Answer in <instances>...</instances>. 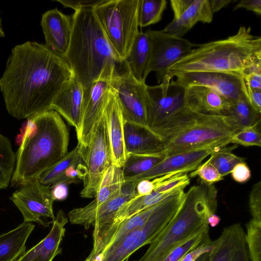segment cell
<instances>
[{
	"mask_svg": "<svg viewBox=\"0 0 261 261\" xmlns=\"http://www.w3.org/2000/svg\"><path fill=\"white\" fill-rule=\"evenodd\" d=\"M50 187L51 196L54 201L63 200L68 196V185L62 182H57Z\"/></svg>",
	"mask_w": 261,
	"mask_h": 261,
	"instance_id": "48",
	"label": "cell"
},
{
	"mask_svg": "<svg viewBox=\"0 0 261 261\" xmlns=\"http://www.w3.org/2000/svg\"><path fill=\"white\" fill-rule=\"evenodd\" d=\"M68 50L63 57L73 78L85 88L99 81L110 82L128 67L113 49L93 9L75 11Z\"/></svg>",
	"mask_w": 261,
	"mask_h": 261,
	"instance_id": "2",
	"label": "cell"
},
{
	"mask_svg": "<svg viewBox=\"0 0 261 261\" xmlns=\"http://www.w3.org/2000/svg\"><path fill=\"white\" fill-rule=\"evenodd\" d=\"M72 79L63 57L44 44L27 41L12 48L0 89L8 113L18 119H29L50 110L56 97Z\"/></svg>",
	"mask_w": 261,
	"mask_h": 261,
	"instance_id": "1",
	"label": "cell"
},
{
	"mask_svg": "<svg viewBox=\"0 0 261 261\" xmlns=\"http://www.w3.org/2000/svg\"><path fill=\"white\" fill-rule=\"evenodd\" d=\"M146 116L150 130L185 106L186 88L166 75L159 85H146Z\"/></svg>",
	"mask_w": 261,
	"mask_h": 261,
	"instance_id": "11",
	"label": "cell"
},
{
	"mask_svg": "<svg viewBox=\"0 0 261 261\" xmlns=\"http://www.w3.org/2000/svg\"><path fill=\"white\" fill-rule=\"evenodd\" d=\"M103 117L110 145L112 165L122 168L127 158L124 139V120L120 105L112 88Z\"/></svg>",
	"mask_w": 261,
	"mask_h": 261,
	"instance_id": "21",
	"label": "cell"
},
{
	"mask_svg": "<svg viewBox=\"0 0 261 261\" xmlns=\"http://www.w3.org/2000/svg\"><path fill=\"white\" fill-rule=\"evenodd\" d=\"M247 90H261V59L246 68L242 73Z\"/></svg>",
	"mask_w": 261,
	"mask_h": 261,
	"instance_id": "42",
	"label": "cell"
},
{
	"mask_svg": "<svg viewBox=\"0 0 261 261\" xmlns=\"http://www.w3.org/2000/svg\"><path fill=\"white\" fill-rule=\"evenodd\" d=\"M86 173V168L82 154L81 157L65 170L58 182H62L68 185L72 183L77 182L80 180H84Z\"/></svg>",
	"mask_w": 261,
	"mask_h": 261,
	"instance_id": "41",
	"label": "cell"
},
{
	"mask_svg": "<svg viewBox=\"0 0 261 261\" xmlns=\"http://www.w3.org/2000/svg\"><path fill=\"white\" fill-rule=\"evenodd\" d=\"M82 150L86 173L80 194L83 198H94L112 165L110 145L103 116L88 146Z\"/></svg>",
	"mask_w": 261,
	"mask_h": 261,
	"instance_id": "9",
	"label": "cell"
},
{
	"mask_svg": "<svg viewBox=\"0 0 261 261\" xmlns=\"http://www.w3.org/2000/svg\"><path fill=\"white\" fill-rule=\"evenodd\" d=\"M213 247V241L210 236L200 245L186 254L179 261H195L202 254L210 252Z\"/></svg>",
	"mask_w": 261,
	"mask_h": 261,
	"instance_id": "46",
	"label": "cell"
},
{
	"mask_svg": "<svg viewBox=\"0 0 261 261\" xmlns=\"http://www.w3.org/2000/svg\"><path fill=\"white\" fill-rule=\"evenodd\" d=\"M150 43L146 32H139L124 61L132 76L138 82L145 83L148 75Z\"/></svg>",
	"mask_w": 261,
	"mask_h": 261,
	"instance_id": "26",
	"label": "cell"
},
{
	"mask_svg": "<svg viewBox=\"0 0 261 261\" xmlns=\"http://www.w3.org/2000/svg\"><path fill=\"white\" fill-rule=\"evenodd\" d=\"M123 132L127 154L163 156L164 143L149 128L124 121Z\"/></svg>",
	"mask_w": 261,
	"mask_h": 261,
	"instance_id": "25",
	"label": "cell"
},
{
	"mask_svg": "<svg viewBox=\"0 0 261 261\" xmlns=\"http://www.w3.org/2000/svg\"><path fill=\"white\" fill-rule=\"evenodd\" d=\"M5 33L3 30V27L2 25V19L1 17V14H0V37H5Z\"/></svg>",
	"mask_w": 261,
	"mask_h": 261,
	"instance_id": "55",
	"label": "cell"
},
{
	"mask_svg": "<svg viewBox=\"0 0 261 261\" xmlns=\"http://www.w3.org/2000/svg\"><path fill=\"white\" fill-rule=\"evenodd\" d=\"M210 252H206V253L202 254L195 261H208L209 260Z\"/></svg>",
	"mask_w": 261,
	"mask_h": 261,
	"instance_id": "54",
	"label": "cell"
},
{
	"mask_svg": "<svg viewBox=\"0 0 261 261\" xmlns=\"http://www.w3.org/2000/svg\"><path fill=\"white\" fill-rule=\"evenodd\" d=\"M217 190L214 185L191 187L178 213L167 227L150 244L139 259L133 261H162L173 249L194 236L209 230L207 218L215 214Z\"/></svg>",
	"mask_w": 261,
	"mask_h": 261,
	"instance_id": "6",
	"label": "cell"
},
{
	"mask_svg": "<svg viewBox=\"0 0 261 261\" xmlns=\"http://www.w3.org/2000/svg\"><path fill=\"white\" fill-rule=\"evenodd\" d=\"M173 19L162 31L182 37L198 22L211 23L212 13L208 0H171Z\"/></svg>",
	"mask_w": 261,
	"mask_h": 261,
	"instance_id": "17",
	"label": "cell"
},
{
	"mask_svg": "<svg viewBox=\"0 0 261 261\" xmlns=\"http://www.w3.org/2000/svg\"><path fill=\"white\" fill-rule=\"evenodd\" d=\"M35 225L23 222L16 228L0 236V261H15L25 252L26 242Z\"/></svg>",
	"mask_w": 261,
	"mask_h": 261,
	"instance_id": "27",
	"label": "cell"
},
{
	"mask_svg": "<svg viewBox=\"0 0 261 261\" xmlns=\"http://www.w3.org/2000/svg\"><path fill=\"white\" fill-rule=\"evenodd\" d=\"M261 59V37L251 28L241 27L226 39L210 42L193 48L169 69L172 80L177 75L191 72H223L240 74Z\"/></svg>",
	"mask_w": 261,
	"mask_h": 261,
	"instance_id": "5",
	"label": "cell"
},
{
	"mask_svg": "<svg viewBox=\"0 0 261 261\" xmlns=\"http://www.w3.org/2000/svg\"><path fill=\"white\" fill-rule=\"evenodd\" d=\"M67 222L68 218L64 212L59 211L48 235L15 261H52L62 251L60 245L65 235V226Z\"/></svg>",
	"mask_w": 261,
	"mask_h": 261,
	"instance_id": "23",
	"label": "cell"
},
{
	"mask_svg": "<svg viewBox=\"0 0 261 261\" xmlns=\"http://www.w3.org/2000/svg\"><path fill=\"white\" fill-rule=\"evenodd\" d=\"M229 115L231 116L242 127L251 126L260 119V114L254 110L248 97L245 95L232 102Z\"/></svg>",
	"mask_w": 261,
	"mask_h": 261,
	"instance_id": "33",
	"label": "cell"
},
{
	"mask_svg": "<svg viewBox=\"0 0 261 261\" xmlns=\"http://www.w3.org/2000/svg\"><path fill=\"white\" fill-rule=\"evenodd\" d=\"M155 189L153 179H142L137 181V196L140 197L148 195Z\"/></svg>",
	"mask_w": 261,
	"mask_h": 261,
	"instance_id": "49",
	"label": "cell"
},
{
	"mask_svg": "<svg viewBox=\"0 0 261 261\" xmlns=\"http://www.w3.org/2000/svg\"><path fill=\"white\" fill-rule=\"evenodd\" d=\"M222 148L223 147L212 146L164 158L146 172L137 176L125 178V182L152 179L171 173H186L193 171L205 158Z\"/></svg>",
	"mask_w": 261,
	"mask_h": 261,
	"instance_id": "18",
	"label": "cell"
},
{
	"mask_svg": "<svg viewBox=\"0 0 261 261\" xmlns=\"http://www.w3.org/2000/svg\"><path fill=\"white\" fill-rule=\"evenodd\" d=\"M260 122V119L251 126L243 127L231 137L230 144L260 147L261 134L258 127Z\"/></svg>",
	"mask_w": 261,
	"mask_h": 261,
	"instance_id": "37",
	"label": "cell"
},
{
	"mask_svg": "<svg viewBox=\"0 0 261 261\" xmlns=\"http://www.w3.org/2000/svg\"><path fill=\"white\" fill-rule=\"evenodd\" d=\"M184 189H177L160 202L145 223L100 254L101 261H124L141 247L150 244L178 213L185 199Z\"/></svg>",
	"mask_w": 261,
	"mask_h": 261,
	"instance_id": "7",
	"label": "cell"
},
{
	"mask_svg": "<svg viewBox=\"0 0 261 261\" xmlns=\"http://www.w3.org/2000/svg\"><path fill=\"white\" fill-rule=\"evenodd\" d=\"M239 9H245L260 15L261 14V0H241L234 6L233 11Z\"/></svg>",
	"mask_w": 261,
	"mask_h": 261,
	"instance_id": "47",
	"label": "cell"
},
{
	"mask_svg": "<svg viewBox=\"0 0 261 261\" xmlns=\"http://www.w3.org/2000/svg\"><path fill=\"white\" fill-rule=\"evenodd\" d=\"M124 183L121 168L111 165L94 200L87 205L74 208L68 213L70 222L72 224L83 225L85 229L89 228L93 224L99 207L118 195Z\"/></svg>",
	"mask_w": 261,
	"mask_h": 261,
	"instance_id": "16",
	"label": "cell"
},
{
	"mask_svg": "<svg viewBox=\"0 0 261 261\" xmlns=\"http://www.w3.org/2000/svg\"><path fill=\"white\" fill-rule=\"evenodd\" d=\"M198 176L201 182L207 185H214V183L224 179L218 170L207 161L200 164L194 171L190 174L191 177Z\"/></svg>",
	"mask_w": 261,
	"mask_h": 261,
	"instance_id": "40",
	"label": "cell"
},
{
	"mask_svg": "<svg viewBox=\"0 0 261 261\" xmlns=\"http://www.w3.org/2000/svg\"><path fill=\"white\" fill-rule=\"evenodd\" d=\"M208 261H251L245 232L240 223L225 227L220 236L213 241Z\"/></svg>",
	"mask_w": 261,
	"mask_h": 261,
	"instance_id": "20",
	"label": "cell"
},
{
	"mask_svg": "<svg viewBox=\"0 0 261 261\" xmlns=\"http://www.w3.org/2000/svg\"><path fill=\"white\" fill-rule=\"evenodd\" d=\"M82 156V150L79 144L60 161L53 166L41 173L37 179L42 185L50 187L58 182L65 170L78 159Z\"/></svg>",
	"mask_w": 261,
	"mask_h": 261,
	"instance_id": "29",
	"label": "cell"
},
{
	"mask_svg": "<svg viewBox=\"0 0 261 261\" xmlns=\"http://www.w3.org/2000/svg\"><path fill=\"white\" fill-rule=\"evenodd\" d=\"M137 181L125 182L121 192L98 209L93 224V238L113 219L119 208L126 202L137 196Z\"/></svg>",
	"mask_w": 261,
	"mask_h": 261,
	"instance_id": "28",
	"label": "cell"
},
{
	"mask_svg": "<svg viewBox=\"0 0 261 261\" xmlns=\"http://www.w3.org/2000/svg\"><path fill=\"white\" fill-rule=\"evenodd\" d=\"M145 32L150 43L148 73L154 71L159 84L168 74L171 66L199 45L182 37L166 33L162 30L149 29Z\"/></svg>",
	"mask_w": 261,
	"mask_h": 261,
	"instance_id": "10",
	"label": "cell"
},
{
	"mask_svg": "<svg viewBox=\"0 0 261 261\" xmlns=\"http://www.w3.org/2000/svg\"><path fill=\"white\" fill-rule=\"evenodd\" d=\"M102 255L99 254L96 256H93L90 253L85 261H101Z\"/></svg>",
	"mask_w": 261,
	"mask_h": 261,
	"instance_id": "53",
	"label": "cell"
},
{
	"mask_svg": "<svg viewBox=\"0 0 261 261\" xmlns=\"http://www.w3.org/2000/svg\"><path fill=\"white\" fill-rule=\"evenodd\" d=\"M175 76V82L185 88L194 86L205 87L232 100L244 95L248 97L245 82L240 74L202 71L187 72Z\"/></svg>",
	"mask_w": 261,
	"mask_h": 261,
	"instance_id": "15",
	"label": "cell"
},
{
	"mask_svg": "<svg viewBox=\"0 0 261 261\" xmlns=\"http://www.w3.org/2000/svg\"><path fill=\"white\" fill-rule=\"evenodd\" d=\"M105 0H56L60 3L64 7L71 8L75 11L92 9H93L101 4Z\"/></svg>",
	"mask_w": 261,
	"mask_h": 261,
	"instance_id": "44",
	"label": "cell"
},
{
	"mask_svg": "<svg viewBox=\"0 0 261 261\" xmlns=\"http://www.w3.org/2000/svg\"><path fill=\"white\" fill-rule=\"evenodd\" d=\"M221 221V218L219 216L215 214L211 215L207 218V222L208 225L212 227H215L219 224Z\"/></svg>",
	"mask_w": 261,
	"mask_h": 261,
	"instance_id": "52",
	"label": "cell"
},
{
	"mask_svg": "<svg viewBox=\"0 0 261 261\" xmlns=\"http://www.w3.org/2000/svg\"><path fill=\"white\" fill-rule=\"evenodd\" d=\"M16 154L9 140L0 133V190L7 189L15 169Z\"/></svg>",
	"mask_w": 261,
	"mask_h": 261,
	"instance_id": "30",
	"label": "cell"
},
{
	"mask_svg": "<svg viewBox=\"0 0 261 261\" xmlns=\"http://www.w3.org/2000/svg\"><path fill=\"white\" fill-rule=\"evenodd\" d=\"M237 147V145L229 147L225 146L218 151L212 153L207 161L212 164L224 177L230 174L232 169L237 163L245 162L244 158L231 153L232 150Z\"/></svg>",
	"mask_w": 261,
	"mask_h": 261,
	"instance_id": "35",
	"label": "cell"
},
{
	"mask_svg": "<svg viewBox=\"0 0 261 261\" xmlns=\"http://www.w3.org/2000/svg\"><path fill=\"white\" fill-rule=\"evenodd\" d=\"M232 2V0H208L210 8L213 13L218 12Z\"/></svg>",
	"mask_w": 261,
	"mask_h": 261,
	"instance_id": "51",
	"label": "cell"
},
{
	"mask_svg": "<svg viewBox=\"0 0 261 261\" xmlns=\"http://www.w3.org/2000/svg\"><path fill=\"white\" fill-rule=\"evenodd\" d=\"M109 83L120 105L124 121L148 128L146 84L137 81L129 71Z\"/></svg>",
	"mask_w": 261,
	"mask_h": 261,
	"instance_id": "13",
	"label": "cell"
},
{
	"mask_svg": "<svg viewBox=\"0 0 261 261\" xmlns=\"http://www.w3.org/2000/svg\"><path fill=\"white\" fill-rule=\"evenodd\" d=\"M158 204L136 214L120 224L102 253L117 243L128 233L145 223L155 210Z\"/></svg>",
	"mask_w": 261,
	"mask_h": 261,
	"instance_id": "34",
	"label": "cell"
},
{
	"mask_svg": "<svg viewBox=\"0 0 261 261\" xmlns=\"http://www.w3.org/2000/svg\"><path fill=\"white\" fill-rule=\"evenodd\" d=\"M160 186L155 191L165 193L179 188H185L190 182L189 176L186 173H171L160 176Z\"/></svg>",
	"mask_w": 261,
	"mask_h": 261,
	"instance_id": "39",
	"label": "cell"
},
{
	"mask_svg": "<svg viewBox=\"0 0 261 261\" xmlns=\"http://www.w3.org/2000/svg\"><path fill=\"white\" fill-rule=\"evenodd\" d=\"M230 173L233 179L239 183L247 182L251 176L250 169L245 162L235 165Z\"/></svg>",
	"mask_w": 261,
	"mask_h": 261,
	"instance_id": "45",
	"label": "cell"
},
{
	"mask_svg": "<svg viewBox=\"0 0 261 261\" xmlns=\"http://www.w3.org/2000/svg\"><path fill=\"white\" fill-rule=\"evenodd\" d=\"M112 87L108 82L99 81L84 88L78 144L86 148L103 116Z\"/></svg>",
	"mask_w": 261,
	"mask_h": 261,
	"instance_id": "14",
	"label": "cell"
},
{
	"mask_svg": "<svg viewBox=\"0 0 261 261\" xmlns=\"http://www.w3.org/2000/svg\"><path fill=\"white\" fill-rule=\"evenodd\" d=\"M248 100L254 109L258 114L261 113V90L248 89Z\"/></svg>",
	"mask_w": 261,
	"mask_h": 261,
	"instance_id": "50",
	"label": "cell"
},
{
	"mask_svg": "<svg viewBox=\"0 0 261 261\" xmlns=\"http://www.w3.org/2000/svg\"><path fill=\"white\" fill-rule=\"evenodd\" d=\"M166 0H139L138 23L145 27L158 22L166 7Z\"/></svg>",
	"mask_w": 261,
	"mask_h": 261,
	"instance_id": "31",
	"label": "cell"
},
{
	"mask_svg": "<svg viewBox=\"0 0 261 261\" xmlns=\"http://www.w3.org/2000/svg\"><path fill=\"white\" fill-rule=\"evenodd\" d=\"M21 213L24 222H37L48 227L55 216L50 187L41 184L37 179L19 187L10 198Z\"/></svg>",
	"mask_w": 261,
	"mask_h": 261,
	"instance_id": "12",
	"label": "cell"
},
{
	"mask_svg": "<svg viewBox=\"0 0 261 261\" xmlns=\"http://www.w3.org/2000/svg\"><path fill=\"white\" fill-rule=\"evenodd\" d=\"M185 106L204 114L229 115L234 100L229 99L214 90L203 86L186 88Z\"/></svg>",
	"mask_w": 261,
	"mask_h": 261,
	"instance_id": "22",
	"label": "cell"
},
{
	"mask_svg": "<svg viewBox=\"0 0 261 261\" xmlns=\"http://www.w3.org/2000/svg\"><path fill=\"white\" fill-rule=\"evenodd\" d=\"M242 128L230 115L204 114L185 106L150 130L164 143L165 158L212 146L225 147Z\"/></svg>",
	"mask_w": 261,
	"mask_h": 261,
	"instance_id": "4",
	"label": "cell"
},
{
	"mask_svg": "<svg viewBox=\"0 0 261 261\" xmlns=\"http://www.w3.org/2000/svg\"><path fill=\"white\" fill-rule=\"evenodd\" d=\"M249 205L251 219L261 222V181L253 185L249 195Z\"/></svg>",
	"mask_w": 261,
	"mask_h": 261,
	"instance_id": "43",
	"label": "cell"
},
{
	"mask_svg": "<svg viewBox=\"0 0 261 261\" xmlns=\"http://www.w3.org/2000/svg\"><path fill=\"white\" fill-rule=\"evenodd\" d=\"M245 239L251 261H261V222L251 219L246 225Z\"/></svg>",
	"mask_w": 261,
	"mask_h": 261,
	"instance_id": "36",
	"label": "cell"
},
{
	"mask_svg": "<svg viewBox=\"0 0 261 261\" xmlns=\"http://www.w3.org/2000/svg\"><path fill=\"white\" fill-rule=\"evenodd\" d=\"M162 155L128 154L121 168L124 178L141 174L150 170L163 159Z\"/></svg>",
	"mask_w": 261,
	"mask_h": 261,
	"instance_id": "32",
	"label": "cell"
},
{
	"mask_svg": "<svg viewBox=\"0 0 261 261\" xmlns=\"http://www.w3.org/2000/svg\"><path fill=\"white\" fill-rule=\"evenodd\" d=\"M209 236V230L194 236L173 249L162 261H179L186 254L197 247Z\"/></svg>",
	"mask_w": 261,
	"mask_h": 261,
	"instance_id": "38",
	"label": "cell"
},
{
	"mask_svg": "<svg viewBox=\"0 0 261 261\" xmlns=\"http://www.w3.org/2000/svg\"><path fill=\"white\" fill-rule=\"evenodd\" d=\"M139 0H105L93 11L113 49L123 61L138 33Z\"/></svg>",
	"mask_w": 261,
	"mask_h": 261,
	"instance_id": "8",
	"label": "cell"
},
{
	"mask_svg": "<svg viewBox=\"0 0 261 261\" xmlns=\"http://www.w3.org/2000/svg\"><path fill=\"white\" fill-rule=\"evenodd\" d=\"M84 87L73 78L60 92L51 105V110L58 112L79 134L81 123V111Z\"/></svg>",
	"mask_w": 261,
	"mask_h": 261,
	"instance_id": "24",
	"label": "cell"
},
{
	"mask_svg": "<svg viewBox=\"0 0 261 261\" xmlns=\"http://www.w3.org/2000/svg\"><path fill=\"white\" fill-rule=\"evenodd\" d=\"M22 134L11 180L14 188L36 179L68 153V129L60 114L53 110L28 119Z\"/></svg>",
	"mask_w": 261,
	"mask_h": 261,
	"instance_id": "3",
	"label": "cell"
},
{
	"mask_svg": "<svg viewBox=\"0 0 261 261\" xmlns=\"http://www.w3.org/2000/svg\"><path fill=\"white\" fill-rule=\"evenodd\" d=\"M41 25L44 45L49 50L64 57L69 46L72 31V17L57 8L47 11L42 16Z\"/></svg>",
	"mask_w": 261,
	"mask_h": 261,
	"instance_id": "19",
	"label": "cell"
}]
</instances>
